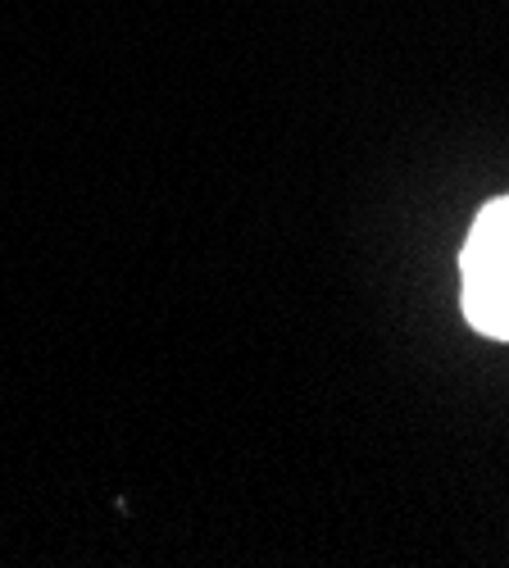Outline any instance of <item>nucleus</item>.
<instances>
[{"label": "nucleus", "instance_id": "nucleus-1", "mask_svg": "<svg viewBox=\"0 0 509 568\" xmlns=\"http://www.w3.org/2000/svg\"><path fill=\"white\" fill-rule=\"evenodd\" d=\"M459 296L474 333L509 342V196L478 210L459 251Z\"/></svg>", "mask_w": 509, "mask_h": 568}]
</instances>
